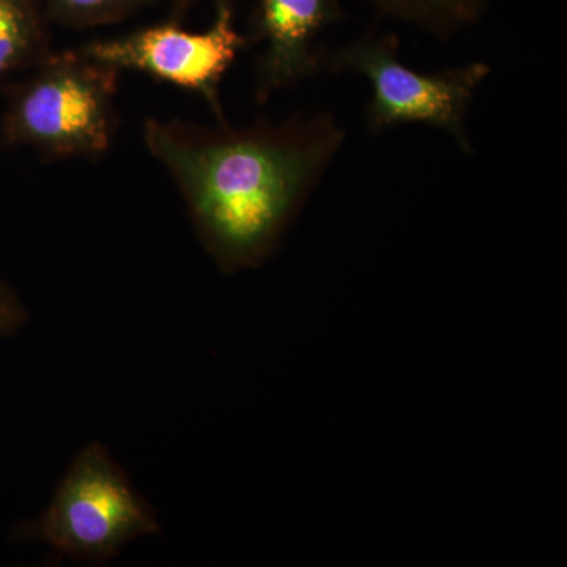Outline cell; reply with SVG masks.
<instances>
[{
	"label": "cell",
	"mask_w": 567,
	"mask_h": 567,
	"mask_svg": "<svg viewBox=\"0 0 567 567\" xmlns=\"http://www.w3.org/2000/svg\"><path fill=\"white\" fill-rule=\"evenodd\" d=\"M192 2L193 0H173L175 11H177L178 14L185 13Z\"/></svg>",
	"instance_id": "cell-11"
},
{
	"label": "cell",
	"mask_w": 567,
	"mask_h": 567,
	"mask_svg": "<svg viewBox=\"0 0 567 567\" xmlns=\"http://www.w3.org/2000/svg\"><path fill=\"white\" fill-rule=\"evenodd\" d=\"M344 141L346 130L324 112L238 130L144 123L148 152L174 178L200 244L226 275L274 256Z\"/></svg>",
	"instance_id": "cell-1"
},
{
	"label": "cell",
	"mask_w": 567,
	"mask_h": 567,
	"mask_svg": "<svg viewBox=\"0 0 567 567\" xmlns=\"http://www.w3.org/2000/svg\"><path fill=\"white\" fill-rule=\"evenodd\" d=\"M11 93L0 125L10 147H32L51 159L96 158L117 132L121 71L81 50L48 52Z\"/></svg>",
	"instance_id": "cell-3"
},
{
	"label": "cell",
	"mask_w": 567,
	"mask_h": 567,
	"mask_svg": "<svg viewBox=\"0 0 567 567\" xmlns=\"http://www.w3.org/2000/svg\"><path fill=\"white\" fill-rule=\"evenodd\" d=\"M344 20L338 0H257L249 44H264L256 63V102L323 73V51L316 41Z\"/></svg>",
	"instance_id": "cell-6"
},
{
	"label": "cell",
	"mask_w": 567,
	"mask_h": 567,
	"mask_svg": "<svg viewBox=\"0 0 567 567\" xmlns=\"http://www.w3.org/2000/svg\"><path fill=\"white\" fill-rule=\"evenodd\" d=\"M162 533L158 514L125 470L92 442L71 461L50 505L14 529L13 539L44 544L58 561L104 566L134 540Z\"/></svg>",
	"instance_id": "cell-2"
},
{
	"label": "cell",
	"mask_w": 567,
	"mask_h": 567,
	"mask_svg": "<svg viewBox=\"0 0 567 567\" xmlns=\"http://www.w3.org/2000/svg\"><path fill=\"white\" fill-rule=\"evenodd\" d=\"M158 0H44L51 17L76 28L114 24Z\"/></svg>",
	"instance_id": "cell-9"
},
{
	"label": "cell",
	"mask_w": 567,
	"mask_h": 567,
	"mask_svg": "<svg viewBox=\"0 0 567 567\" xmlns=\"http://www.w3.org/2000/svg\"><path fill=\"white\" fill-rule=\"evenodd\" d=\"M28 320V309L18 295L0 281V336L17 334Z\"/></svg>",
	"instance_id": "cell-10"
},
{
	"label": "cell",
	"mask_w": 567,
	"mask_h": 567,
	"mask_svg": "<svg viewBox=\"0 0 567 567\" xmlns=\"http://www.w3.org/2000/svg\"><path fill=\"white\" fill-rule=\"evenodd\" d=\"M50 52L35 0H0V81Z\"/></svg>",
	"instance_id": "cell-8"
},
{
	"label": "cell",
	"mask_w": 567,
	"mask_h": 567,
	"mask_svg": "<svg viewBox=\"0 0 567 567\" xmlns=\"http://www.w3.org/2000/svg\"><path fill=\"white\" fill-rule=\"evenodd\" d=\"M383 17L405 22L439 40L477 24L488 0H368Z\"/></svg>",
	"instance_id": "cell-7"
},
{
	"label": "cell",
	"mask_w": 567,
	"mask_h": 567,
	"mask_svg": "<svg viewBox=\"0 0 567 567\" xmlns=\"http://www.w3.org/2000/svg\"><path fill=\"white\" fill-rule=\"evenodd\" d=\"M357 73L372 85L365 110L372 133L386 132L404 123H424L450 134L458 147L472 155L466 115L491 66L484 62L420 73L399 59V37L393 32H369L336 51H323V73Z\"/></svg>",
	"instance_id": "cell-4"
},
{
	"label": "cell",
	"mask_w": 567,
	"mask_h": 567,
	"mask_svg": "<svg viewBox=\"0 0 567 567\" xmlns=\"http://www.w3.org/2000/svg\"><path fill=\"white\" fill-rule=\"evenodd\" d=\"M213 6L215 18L207 31L189 32L174 20L117 39L93 41L81 51L112 69L137 71L196 93L218 123H227L219 85L249 41L235 28L233 0H213Z\"/></svg>",
	"instance_id": "cell-5"
}]
</instances>
